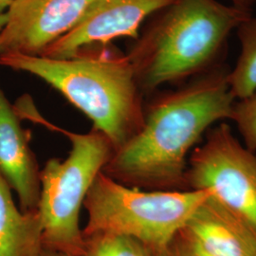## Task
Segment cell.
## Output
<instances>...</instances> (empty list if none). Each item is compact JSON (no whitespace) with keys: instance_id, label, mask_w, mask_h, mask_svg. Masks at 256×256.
<instances>
[{"instance_id":"obj_18","label":"cell","mask_w":256,"mask_h":256,"mask_svg":"<svg viewBox=\"0 0 256 256\" xmlns=\"http://www.w3.org/2000/svg\"><path fill=\"white\" fill-rule=\"evenodd\" d=\"M14 0H0V12H6Z\"/></svg>"},{"instance_id":"obj_1","label":"cell","mask_w":256,"mask_h":256,"mask_svg":"<svg viewBox=\"0 0 256 256\" xmlns=\"http://www.w3.org/2000/svg\"><path fill=\"white\" fill-rule=\"evenodd\" d=\"M228 74L214 72L156 100L140 131L102 172L128 187L185 190L189 153L210 126L232 119Z\"/></svg>"},{"instance_id":"obj_7","label":"cell","mask_w":256,"mask_h":256,"mask_svg":"<svg viewBox=\"0 0 256 256\" xmlns=\"http://www.w3.org/2000/svg\"><path fill=\"white\" fill-rule=\"evenodd\" d=\"M94 0H14L0 34V54L42 55L70 32Z\"/></svg>"},{"instance_id":"obj_3","label":"cell","mask_w":256,"mask_h":256,"mask_svg":"<svg viewBox=\"0 0 256 256\" xmlns=\"http://www.w3.org/2000/svg\"><path fill=\"white\" fill-rule=\"evenodd\" d=\"M250 10L218 0H174L128 57L140 90H153L209 66Z\"/></svg>"},{"instance_id":"obj_13","label":"cell","mask_w":256,"mask_h":256,"mask_svg":"<svg viewBox=\"0 0 256 256\" xmlns=\"http://www.w3.org/2000/svg\"><path fill=\"white\" fill-rule=\"evenodd\" d=\"M84 236L82 256H155L136 238L110 232H95Z\"/></svg>"},{"instance_id":"obj_8","label":"cell","mask_w":256,"mask_h":256,"mask_svg":"<svg viewBox=\"0 0 256 256\" xmlns=\"http://www.w3.org/2000/svg\"><path fill=\"white\" fill-rule=\"evenodd\" d=\"M174 1L94 0L81 21L41 56L66 59L95 44L104 45L120 37L137 38L142 22Z\"/></svg>"},{"instance_id":"obj_15","label":"cell","mask_w":256,"mask_h":256,"mask_svg":"<svg viewBox=\"0 0 256 256\" xmlns=\"http://www.w3.org/2000/svg\"><path fill=\"white\" fill-rule=\"evenodd\" d=\"M155 256H216L192 238L185 230H180L174 238Z\"/></svg>"},{"instance_id":"obj_16","label":"cell","mask_w":256,"mask_h":256,"mask_svg":"<svg viewBox=\"0 0 256 256\" xmlns=\"http://www.w3.org/2000/svg\"><path fill=\"white\" fill-rule=\"evenodd\" d=\"M232 2V5L236 6L242 9L248 10V7L256 1V0H230Z\"/></svg>"},{"instance_id":"obj_17","label":"cell","mask_w":256,"mask_h":256,"mask_svg":"<svg viewBox=\"0 0 256 256\" xmlns=\"http://www.w3.org/2000/svg\"><path fill=\"white\" fill-rule=\"evenodd\" d=\"M40 256H70V254H63V252H56V250H48L43 248Z\"/></svg>"},{"instance_id":"obj_14","label":"cell","mask_w":256,"mask_h":256,"mask_svg":"<svg viewBox=\"0 0 256 256\" xmlns=\"http://www.w3.org/2000/svg\"><path fill=\"white\" fill-rule=\"evenodd\" d=\"M238 126L245 146L256 151V90L234 104L232 119Z\"/></svg>"},{"instance_id":"obj_2","label":"cell","mask_w":256,"mask_h":256,"mask_svg":"<svg viewBox=\"0 0 256 256\" xmlns=\"http://www.w3.org/2000/svg\"><path fill=\"white\" fill-rule=\"evenodd\" d=\"M0 64L32 74L60 92L110 140L115 151L142 126L140 88L128 55L79 54L55 59L2 54Z\"/></svg>"},{"instance_id":"obj_9","label":"cell","mask_w":256,"mask_h":256,"mask_svg":"<svg viewBox=\"0 0 256 256\" xmlns=\"http://www.w3.org/2000/svg\"><path fill=\"white\" fill-rule=\"evenodd\" d=\"M19 116L0 86V174L16 194L20 210L36 212L41 169L30 146V133L22 128Z\"/></svg>"},{"instance_id":"obj_5","label":"cell","mask_w":256,"mask_h":256,"mask_svg":"<svg viewBox=\"0 0 256 256\" xmlns=\"http://www.w3.org/2000/svg\"><path fill=\"white\" fill-rule=\"evenodd\" d=\"M70 142L68 156L50 158L40 172L38 214L42 223L43 248L72 256H82L84 236L80 214L97 176L115 150L110 140L92 128L86 134L60 129Z\"/></svg>"},{"instance_id":"obj_10","label":"cell","mask_w":256,"mask_h":256,"mask_svg":"<svg viewBox=\"0 0 256 256\" xmlns=\"http://www.w3.org/2000/svg\"><path fill=\"white\" fill-rule=\"evenodd\" d=\"M216 256H256V230L209 196L183 227Z\"/></svg>"},{"instance_id":"obj_4","label":"cell","mask_w":256,"mask_h":256,"mask_svg":"<svg viewBox=\"0 0 256 256\" xmlns=\"http://www.w3.org/2000/svg\"><path fill=\"white\" fill-rule=\"evenodd\" d=\"M212 194L206 190H148L128 187L101 172L84 202V236L110 232L136 238L158 252Z\"/></svg>"},{"instance_id":"obj_12","label":"cell","mask_w":256,"mask_h":256,"mask_svg":"<svg viewBox=\"0 0 256 256\" xmlns=\"http://www.w3.org/2000/svg\"><path fill=\"white\" fill-rule=\"evenodd\" d=\"M236 30L240 54L228 80L234 99L241 100L256 90V18L250 16Z\"/></svg>"},{"instance_id":"obj_19","label":"cell","mask_w":256,"mask_h":256,"mask_svg":"<svg viewBox=\"0 0 256 256\" xmlns=\"http://www.w3.org/2000/svg\"><path fill=\"white\" fill-rule=\"evenodd\" d=\"M7 23V12H0V34L4 30Z\"/></svg>"},{"instance_id":"obj_11","label":"cell","mask_w":256,"mask_h":256,"mask_svg":"<svg viewBox=\"0 0 256 256\" xmlns=\"http://www.w3.org/2000/svg\"><path fill=\"white\" fill-rule=\"evenodd\" d=\"M42 234L38 210H20L0 174V256H40Z\"/></svg>"},{"instance_id":"obj_6","label":"cell","mask_w":256,"mask_h":256,"mask_svg":"<svg viewBox=\"0 0 256 256\" xmlns=\"http://www.w3.org/2000/svg\"><path fill=\"white\" fill-rule=\"evenodd\" d=\"M186 185L206 190L256 230V155L241 144L229 124L208 133L188 160Z\"/></svg>"}]
</instances>
